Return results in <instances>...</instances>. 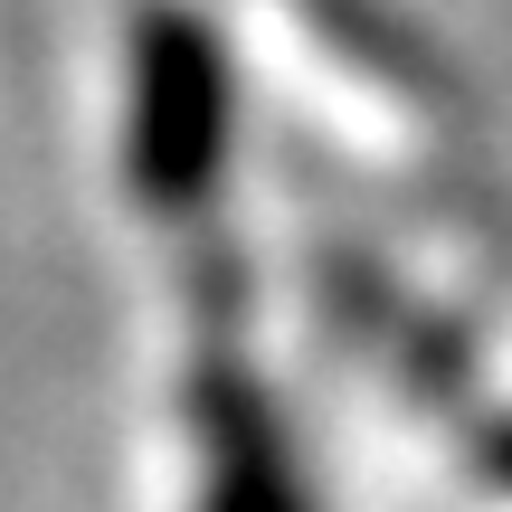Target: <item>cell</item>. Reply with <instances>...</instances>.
<instances>
[{"instance_id":"obj_1","label":"cell","mask_w":512,"mask_h":512,"mask_svg":"<svg viewBox=\"0 0 512 512\" xmlns=\"http://www.w3.org/2000/svg\"><path fill=\"white\" fill-rule=\"evenodd\" d=\"M238 162V57L190 0L124 10V190L162 228L219 219Z\"/></svg>"},{"instance_id":"obj_2","label":"cell","mask_w":512,"mask_h":512,"mask_svg":"<svg viewBox=\"0 0 512 512\" xmlns=\"http://www.w3.org/2000/svg\"><path fill=\"white\" fill-rule=\"evenodd\" d=\"M475 465H484V484H503V494H512V418L475 437Z\"/></svg>"}]
</instances>
